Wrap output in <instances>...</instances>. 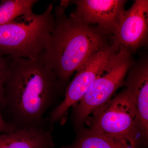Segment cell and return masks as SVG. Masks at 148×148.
<instances>
[{"label": "cell", "mask_w": 148, "mask_h": 148, "mask_svg": "<svg viewBox=\"0 0 148 148\" xmlns=\"http://www.w3.org/2000/svg\"><path fill=\"white\" fill-rule=\"evenodd\" d=\"M15 130V128L6 120L0 106V134L10 133Z\"/></svg>", "instance_id": "cell-14"}, {"label": "cell", "mask_w": 148, "mask_h": 148, "mask_svg": "<svg viewBox=\"0 0 148 148\" xmlns=\"http://www.w3.org/2000/svg\"><path fill=\"white\" fill-rule=\"evenodd\" d=\"M148 34V1L136 0L123 12L112 40L119 49L132 53L147 44Z\"/></svg>", "instance_id": "cell-7"}, {"label": "cell", "mask_w": 148, "mask_h": 148, "mask_svg": "<svg viewBox=\"0 0 148 148\" xmlns=\"http://www.w3.org/2000/svg\"><path fill=\"white\" fill-rule=\"evenodd\" d=\"M84 123L89 129L123 139L132 147L140 148L133 99L126 88L93 111Z\"/></svg>", "instance_id": "cell-5"}, {"label": "cell", "mask_w": 148, "mask_h": 148, "mask_svg": "<svg viewBox=\"0 0 148 148\" xmlns=\"http://www.w3.org/2000/svg\"><path fill=\"white\" fill-rule=\"evenodd\" d=\"M76 5L71 15L84 23L98 27L106 35L112 37L116 32L125 0H75L70 1Z\"/></svg>", "instance_id": "cell-8"}, {"label": "cell", "mask_w": 148, "mask_h": 148, "mask_svg": "<svg viewBox=\"0 0 148 148\" xmlns=\"http://www.w3.org/2000/svg\"><path fill=\"white\" fill-rule=\"evenodd\" d=\"M135 61L132 53L119 49L115 53L86 93L73 107V122L77 128L96 109L111 99L116 90L125 84V78Z\"/></svg>", "instance_id": "cell-4"}, {"label": "cell", "mask_w": 148, "mask_h": 148, "mask_svg": "<svg viewBox=\"0 0 148 148\" xmlns=\"http://www.w3.org/2000/svg\"><path fill=\"white\" fill-rule=\"evenodd\" d=\"M118 50L117 47L112 43L92 54L77 70L74 78L66 88L64 100L47 118L51 126L57 122H64L69 109L81 100Z\"/></svg>", "instance_id": "cell-6"}, {"label": "cell", "mask_w": 148, "mask_h": 148, "mask_svg": "<svg viewBox=\"0 0 148 148\" xmlns=\"http://www.w3.org/2000/svg\"><path fill=\"white\" fill-rule=\"evenodd\" d=\"M7 120L15 129L49 126L45 114L63 90L42 57L11 58L4 82Z\"/></svg>", "instance_id": "cell-1"}, {"label": "cell", "mask_w": 148, "mask_h": 148, "mask_svg": "<svg viewBox=\"0 0 148 148\" xmlns=\"http://www.w3.org/2000/svg\"><path fill=\"white\" fill-rule=\"evenodd\" d=\"M50 126L17 129L0 134V148H54Z\"/></svg>", "instance_id": "cell-10"}, {"label": "cell", "mask_w": 148, "mask_h": 148, "mask_svg": "<svg viewBox=\"0 0 148 148\" xmlns=\"http://www.w3.org/2000/svg\"><path fill=\"white\" fill-rule=\"evenodd\" d=\"M53 5L41 14L34 13L0 26V54L10 58L42 57L53 29Z\"/></svg>", "instance_id": "cell-3"}, {"label": "cell", "mask_w": 148, "mask_h": 148, "mask_svg": "<svg viewBox=\"0 0 148 148\" xmlns=\"http://www.w3.org/2000/svg\"><path fill=\"white\" fill-rule=\"evenodd\" d=\"M68 5V1H62L54 8L53 29L42 56L63 89L74 72L92 54L110 44L108 38H112L97 27L71 14L67 16Z\"/></svg>", "instance_id": "cell-2"}, {"label": "cell", "mask_w": 148, "mask_h": 148, "mask_svg": "<svg viewBox=\"0 0 148 148\" xmlns=\"http://www.w3.org/2000/svg\"><path fill=\"white\" fill-rule=\"evenodd\" d=\"M125 82L133 99L136 129L141 145L148 138V60L147 56L135 61Z\"/></svg>", "instance_id": "cell-9"}, {"label": "cell", "mask_w": 148, "mask_h": 148, "mask_svg": "<svg viewBox=\"0 0 148 148\" xmlns=\"http://www.w3.org/2000/svg\"><path fill=\"white\" fill-rule=\"evenodd\" d=\"M37 0H6L0 4V26L15 21L22 16H30L34 13L33 7Z\"/></svg>", "instance_id": "cell-12"}, {"label": "cell", "mask_w": 148, "mask_h": 148, "mask_svg": "<svg viewBox=\"0 0 148 148\" xmlns=\"http://www.w3.org/2000/svg\"><path fill=\"white\" fill-rule=\"evenodd\" d=\"M11 58L0 54V106L2 110H3L5 105L4 82L8 70Z\"/></svg>", "instance_id": "cell-13"}, {"label": "cell", "mask_w": 148, "mask_h": 148, "mask_svg": "<svg viewBox=\"0 0 148 148\" xmlns=\"http://www.w3.org/2000/svg\"><path fill=\"white\" fill-rule=\"evenodd\" d=\"M77 129L73 143L61 148H134L123 139L88 128Z\"/></svg>", "instance_id": "cell-11"}]
</instances>
